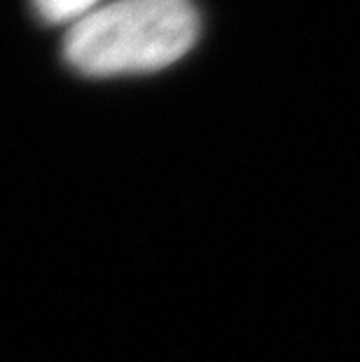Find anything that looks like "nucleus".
<instances>
[{
  "instance_id": "1",
  "label": "nucleus",
  "mask_w": 360,
  "mask_h": 362,
  "mask_svg": "<svg viewBox=\"0 0 360 362\" xmlns=\"http://www.w3.org/2000/svg\"><path fill=\"white\" fill-rule=\"evenodd\" d=\"M197 35L190 0H115L68 28L64 57L91 78L152 73L185 57Z\"/></svg>"
},
{
  "instance_id": "2",
  "label": "nucleus",
  "mask_w": 360,
  "mask_h": 362,
  "mask_svg": "<svg viewBox=\"0 0 360 362\" xmlns=\"http://www.w3.org/2000/svg\"><path fill=\"white\" fill-rule=\"evenodd\" d=\"M101 0H33L37 14L50 24H68L84 19L96 10Z\"/></svg>"
}]
</instances>
